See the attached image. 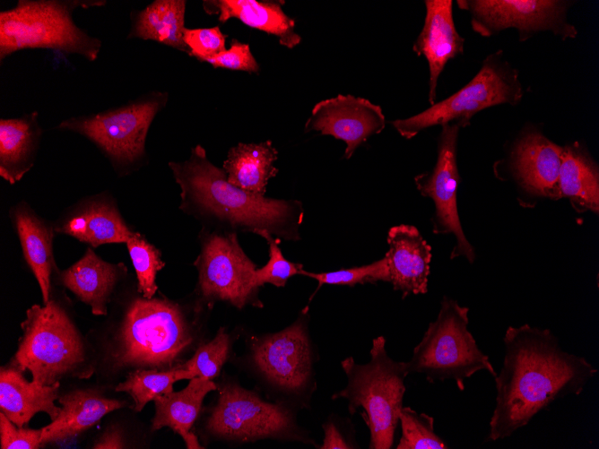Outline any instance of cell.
Masks as SVG:
<instances>
[{
    "instance_id": "obj_4",
    "label": "cell",
    "mask_w": 599,
    "mask_h": 449,
    "mask_svg": "<svg viewBox=\"0 0 599 449\" xmlns=\"http://www.w3.org/2000/svg\"><path fill=\"white\" fill-rule=\"evenodd\" d=\"M386 341L383 336L372 341L370 360L366 364H357L352 357L341 361L348 382L332 397L347 400L351 415L362 409L360 414L369 430L370 449L393 446L406 390L404 379L409 375L405 361L388 356Z\"/></svg>"
},
{
    "instance_id": "obj_33",
    "label": "cell",
    "mask_w": 599,
    "mask_h": 449,
    "mask_svg": "<svg viewBox=\"0 0 599 449\" xmlns=\"http://www.w3.org/2000/svg\"><path fill=\"white\" fill-rule=\"evenodd\" d=\"M300 275L310 277L318 281L317 289L324 284L353 287L356 284L389 282L387 263L385 256L369 264L340 269L327 272H310L302 269Z\"/></svg>"
},
{
    "instance_id": "obj_34",
    "label": "cell",
    "mask_w": 599,
    "mask_h": 449,
    "mask_svg": "<svg viewBox=\"0 0 599 449\" xmlns=\"http://www.w3.org/2000/svg\"><path fill=\"white\" fill-rule=\"evenodd\" d=\"M228 352L229 336L221 329L211 341L199 346L193 357L179 367L195 376L212 380L219 375Z\"/></svg>"
},
{
    "instance_id": "obj_10",
    "label": "cell",
    "mask_w": 599,
    "mask_h": 449,
    "mask_svg": "<svg viewBox=\"0 0 599 449\" xmlns=\"http://www.w3.org/2000/svg\"><path fill=\"white\" fill-rule=\"evenodd\" d=\"M206 428L213 436L240 441L276 438L311 443L297 426L287 405L265 402L256 393L232 384L220 390Z\"/></svg>"
},
{
    "instance_id": "obj_30",
    "label": "cell",
    "mask_w": 599,
    "mask_h": 449,
    "mask_svg": "<svg viewBox=\"0 0 599 449\" xmlns=\"http://www.w3.org/2000/svg\"><path fill=\"white\" fill-rule=\"evenodd\" d=\"M193 377L195 376L192 372L179 366L169 370L135 369L117 385L116 391L127 393L134 400V410L138 412L148 402L172 392L175 382Z\"/></svg>"
},
{
    "instance_id": "obj_23",
    "label": "cell",
    "mask_w": 599,
    "mask_h": 449,
    "mask_svg": "<svg viewBox=\"0 0 599 449\" xmlns=\"http://www.w3.org/2000/svg\"><path fill=\"white\" fill-rule=\"evenodd\" d=\"M57 400L61 410L56 419L42 427V445L71 439L93 427L108 413L126 404L104 397L91 389L74 390Z\"/></svg>"
},
{
    "instance_id": "obj_3",
    "label": "cell",
    "mask_w": 599,
    "mask_h": 449,
    "mask_svg": "<svg viewBox=\"0 0 599 449\" xmlns=\"http://www.w3.org/2000/svg\"><path fill=\"white\" fill-rule=\"evenodd\" d=\"M105 0H19L0 12V61L23 49H52L95 61L101 40L79 28L73 19L77 8L98 7Z\"/></svg>"
},
{
    "instance_id": "obj_25",
    "label": "cell",
    "mask_w": 599,
    "mask_h": 449,
    "mask_svg": "<svg viewBox=\"0 0 599 449\" xmlns=\"http://www.w3.org/2000/svg\"><path fill=\"white\" fill-rule=\"evenodd\" d=\"M207 13L218 14L219 21L225 22L237 18L244 24L274 35L279 43L293 48L301 41L295 31V22L282 9L279 2H259L256 0H214L204 1Z\"/></svg>"
},
{
    "instance_id": "obj_38",
    "label": "cell",
    "mask_w": 599,
    "mask_h": 449,
    "mask_svg": "<svg viewBox=\"0 0 599 449\" xmlns=\"http://www.w3.org/2000/svg\"><path fill=\"white\" fill-rule=\"evenodd\" d=\"M207 62L214 67H221L231 70L256 73L259 65L253 56L249 45L241 43L233 39L230 47L225 51L207 58Z\"/></svg>"
},
{
    "instance_id": "obj_37",
    "label": "cell",
    "mask_w": 599,
    "mask_h": 449,
    "mask_svg": "<svg viewBox=\"0 0 599 449\" xmlns=\"http://www.w3.org/2000/svg\"><path fill=\"white\" fill-rule=\"evenodd\" d=\"M42 428L18 427L0 412L1 449H38L42 446Z\"/></svg>"
},
{
    "instance_id": "obj_32",
    "label": "cell",
    "mask_w": 599,
    "mask_h": 449,
    "mask_svg": "<svg viewBox=\"0 0 599 449\" xmlns=\"http://www.w3.org/2000/svg\"><path fill=\"white\" fill-rule=\"evenodd\" d=\"M402 436L396 449H447L442 438L434 431V419L403 407L399 414Z\"/></svg>"
},
{
    "instance_id": "obj_17",
    "label": "cell",
    "mask_w": 599,
    "mask_h": 449,
    "mask_svg": "<svg viewBox=\"0 0 599 449\" xmlns=\"http://www.w3.org/2000/svg\"><path fill=\"white\" fill-rule=\"evenodd\" d=\"M423 27L412 50L429 65V102L435 104L438 80L447 63L464 53V39L457 32L453 19V1L425 0Z\"/></svg>"
},
{
    "instance_id": "obj_26",
    "label": "cell",
    "mask_w": 599,
    "mask_h": 449,
    "mask_svg": "<svg viewBox=\"0 0 599 449\" xmlns=\"http://www.w3.org/2000/svg\"><path fill=\"white\" fill-rule=\"evenodd\" d=\"M215 389L212 380L195 376L189 379L188 384L181 391L156 397L153 400L155 415L152 429L170 427L183 438L187 448H203L190 428L200 413L204 398Z\"/></svg>"
},
{
    "instance_id": "obj_16",
    "label": "cell",
    "mask_w": 599,
    "mask_h": 449,
    "mask_svg": "<svg viewBox=\"0 0 599 449\" xmlns=\"http://www.w3.org/2000/svg\"><path fill=\"white\" fill-rule=\"evenodd\" d=\"M563 147L535 130L524 132L510 157L509 172L522 192L533 198L560 199V168Z\"/></svg>"
},
{
    "instance_id": "obj_40",
    "label": "cell",
    "mask_w": 599,
    "mask_h": 449,
    "mask_svg": "<svg viewBox=\"0 0 599 449\" xmlns=\"http://www.w3.org/2000/svg\"><path fill=\"white\" fill-rule=\"evenodd\" d=\"M126 445L120 430L117 427L108 428L94 443V449H119Z\"/></svg>"
},
{
    "instance_id": "obj_36",
    "label": "cell",
    "mask_w": 599,
    "mask_h": 449,
    "mask_svg": "<svg viewBox=\"0 0 599 449\" xmlns=\"http://www.w3.org/2000/svg\"><path fill=\"white\" fill-rule=\"evenodd\" d=\"M226 36L219 27L187 29L184 31V42L189 48V56L205 61L226 50Z\"/></svg>"
},
{
    "instance_id": "obj_1",
    "label": "cell",
    "mask_w": 599,
    "mask_h": 449,
    "mask_svg": "<svg viewBox=\"0 0 599 449\" xmlns=\"http://www.w3.org/2000/svg\"><path fill=\"white\" fill-rule=\"evenodd\" d=\"M502 367L494 376L496 405L486 441L502 440L526 426L554 401L578 395L597 368L562 350L549 329L509 326Z\"/></svg>"
},
{
    "instance_id": "obj_8",
    "label": "cell",
    "mask_w": 599,
    "mask_h": 449,
    "mask_svg": "<svg viewBox=\"0 0 599 449\" xmlns=\"http://www.w3.org/2000/svg\"><path fill=\"white\" fill-rule=\"evenodd\" d=\"M523 95L517 69L504 60L503 52L499 50L484 59L480 71L458 91L415 116L390 123L400 135L412 139L434 125L467 126L476 113L496 105H517Z\"/></svg>"
},
{
    "instance_id": "obj_31",
    "label": "cell",
    "mask_w": 599,
    "mask_h": 449,
    "mask_svg": "<svg viewBox=\"0 0 599 449\" xmlns=\"http://www.w3.org/2000/svg\"><path fill=\"white\" fill-rule=\"evenodd\" d=\"M126 244L136 272L138 292L145 298H152L158 289L157 272L165 265L161 253L138 232H135Z\"/></svg>"
},
{
    "instance_id": "obj_7",
    "label": "cell",
    "mask_w": 599,
    "mask_h": 449,
    "mask_svg": "<svg viewBox=\"0 0 599 449\" xmlns=\"http://www.w3.org/2000/svg\"><path fill=\"white\" fill-rule=\"evenodd\" d=\"M22 329L13 363L22 372L29 370L33 382L51 385L82 367L86 360L83 341L65 310L54 299L30 307Z\"/></svg>"
},
{
    "instance_id": "obj_12",
    "label": "cell",
    "mask_w": 599,
    "mask_h": 449,
    "mask_svg": "<svg viewBox=\"0 0 599 449\" xmlns=\"http://www.w3.org/2000/svg\"><path fill=\"white\" fill-rule=\"evenodd\" d=\"M471 14L473 30L490 37L515 28L524 41L540 31H551L562 39H574L577 30L567 20L572 2L558 0H458Z\"/></svg>"
},
{
    "instance_id": "obj_2",
    "label": "cell",
    "mask_w": 599,
    "mask_h": 449,
    "mask_svg": "<svg viewBox=\"0 0 599 449\" xmlns=\"http://www.w3.org/2000/svg\"><path fill=\"white\" fill-rule=\"evenodd\" d=\"M169 166L181 189L179 208L184 212L228 232L265 231L279 239H300L304 216L300 202L266 198L230 184L223 168L210 162L200 144L187 160L171 161Z\"/></svg>"
},
{
    "instance_id": "obj_39",
    "label": "cell",
    "mask_w": 599,
    "mask_h": 449,
    "mask_svg": "<svg viewBox=\"0 0 599 449\" xmlns=\"http://www.w3.org/2000/svg\"><path fill=\"white\" fill-rule=\"evenodd\" d=\"M325 437L321 449H353L360 448L355 440L352 424L343 428L334 420H328L323 425Z\"/></svg>"
},
{
    "instance_id": "obj_29",
    "label": "cell",
    "mask_w": 599,
    "mask_h": 449,
    "mask_svg": "<svg viewBox=\"0 0 599 449\" xmlns=\"http://www.w3.org/2000/svg\"><path fill=\"white\" fill-rule=\"evenodd\" d=\"M186 5L184 0L153 1L132 16L127 39L154 40L189 55L184 42Z\"/></svg>"
},
{
    "instance_id": "obj_35",
    "label": "cell",
    "mask_w": 599,
    "mask_h": 449,
    "mask_svg": "<svg viewBox=\"0 0 599 449\" xmlns=\"http://www.w3.org/2000/svg\"><path fill=\"white\" fill-rule=\"evenodd\" d=\"M258 235L264 237L269 246V259L265 265L256 270V283L258 287L265 283L284 287L291 277L300 274L303 265L290 262L283 256L278 246L279 238H274L265 231Z\"/></svg>"
},
{
    "instance_id": "obj_11",
    "label": "cell",
    "mask_w": 599,
    "mask_h": 449,
    "mask_svg": "<svg viewBox=\"0 0 599 449\" xmlns=\"http://www.w3.org/2000/svg\"><path fill=\"white\" fill-rule=\"evenodd\" d=\"M195 265L204 298L228 301L238 308L247 304L263 306L256 296L257 268L241 248L237 233L205 235Z\"/></svg>"
},
{
    "instance_id": "obj_18",
    "label": "cell",
    "mask_w": 599,
    "mask_h": 449,
    "mask_svg": "<svg viewBox=\"0 0 599 449\" xmlns=\"http://www.w3.org/2000/svg\"><path fill=\"white\" fill-rule=\"evenodd\" d=\"M387 243L389 249L385 258L394 289L400 291L403 298L426 293L431 247L419 230L411 225L394 226L388 231Z\"/></svg>"
},
{
    "instance_id": "obj_14",
    "label": "cell",
    "mask_w": 599,
    "mask_h": 449,
    "mask_svg": "<svg viewBox=\"0 0 599 449\" xmlns=\"http://www.w3.org/2000/svg\"><path fill=\"white\" fill-rule=\"evenodd\" d=\"M252 351L256 367L275 389L298 398L308 392L313 353L302 318L278 332L256 339Z\"/></svg>"
},
{
    "instance_id": "obj_19",
    "label": "cell",
    "mask_w": 599,
    "mask_h": 449,
    "mask_svg": "<svg viewBox=\"0 0 599 449\" xmlns=\"http://www.w3.org/2000/svg\"><path fill=\"white\" fill-rule=\"evenodd\" d=\"M93 247L126 243L134 234L124 221L111 197L96 195L84 200L54 227Z\"/></svg>"
},
{
    "instance_id": "obj_5",
    "label": "cell",
    "mask_w": 599,
    "mask_h": 449,
    "mask_svg": "<svg viewBox=\"0 0 599 449\" xmlns=\"http://www.w3.org/2000/svg\"><path fill=\"white\" fill-rule=\"evenodd\" d=\"M193 341L179 307L167 298H136L115 337V368L169 370Z\"/></svg>"
},
{
    "instance_id": "obj_15",
    "label": "cell",
    "mask_w": 599,
    "mask_h": 449,
    "mask_svg": "<svg viewBox=\"0 0 599 449\" xmlns=\"http://www.w3.org/2000/svg\"><path fill=\"white\" fill-rule=\"evenodd\" d=\"M385 126L386 117L380 106L361 97L339 94L314 106L305 131L319 132L343 141L346 144L343 158L348 160Z\"/></svg>"
},
{
    "instance_id": "obj_6",
    "label": "cell",
    "mask_w": 599,
    "mask_h": 449,
    "mask_svg": "<svg viewBox=\"0 0 599 449\" xmlns=\"http://www.w3.org/2000/svg\"><path fill=\"white\" fill-rule=\"evenodd\" d=\"M469 309L444 297L431 322L406 362L408 374H422L429 383L454 380L460 391L464 381L479 371L497 375L489 357L478 347L467 326Z\"/></svg>"
},
{
    "instance_id": "obj_20",
    "label": "cell",
    "mask_w": 599,
    "mask_h": 449,
    "mask_svg": "<svg viewBox=\"0 0 599 449\" xmlns=\"http://www.w3.org/2000/svg\"><path fill=\"white\" fill-rule=\"evenodd\" d=\"M126 272L123 263H110L88 247L83 256L59 273L63 286L82 302L90 306L95 315H105L114 288Z\"/></svg>"
},
{
    "instance_id": "obj_9",
    "label": "cell",
    "mask_w": 599,
    "mask_h": 449,
    "mask_svg": "<svg viewBox=\"0 0 599 449\" xmlns=\"http://www.w3.org/2000/svg\"><path fill=\"white\" fill-rule=\"evenodd\" d=\"M167 99L166 93L153 91L117 108L69 117L56 129L86 137L124 174L143 160L150 125Z\"/></svg>"
},
{
    "instance_id": "obj_24",
    "label": "cell",
    "mask_w": 599,
    "mask_h": 449,
    "mask_svg": "<svg viewBox=\"0 0 599 449\" xmlns=\"http://www.w3.org/2000/svg\"><path fill=\"white\" fill-rule=\"evenodd\" d=\"M37 111L0 119V177L13 185L35 162L42 129Z\"/></svg>"
},
{
    "instance_id": "obj_21",
    "label": "cell",
    "mask_w": 599,
    "mask_h": 449,
    "mask_svg": "<svg viewBox=\"0 0 599 449\" xmlns=\"http://www.w3.org/2000/svg\"><path fill=\"white\" fill-rule=\"evenodd\" d=\"M16 367H1L0 410L18 427L28 425L38 412H46L54 420L61 408L55 404L58 399L59 382L41 385L27 381Z\"/></svg>"
},
{
    "instance_id": "obj_27",
    "label": "cell",
    "mask_w": 599,
    "mask_h": 449,
    "mask_svg": "<svg viewBox=\"0 0 599 449\" xmlns=\"http://www.w3.org/2000/svg\"><path fill=\"white\" fill-rule=\"evenodd\" d=\"M559 184L560 197L569 199L576 212L598 213V166L578 142L563 147Z\"/></svg>"
},
{
    "instance_id": "obj_28",
    "label": "cell",
    "mask_w": 599,
    "mask_h": 449,
    "mask_svg": "<svg viewBox=\"0 0 599 449\" xmlns=\"http://www.w3.org/2000/svg\"><path fill=\"white\" fill-rule=\"evenodd\" d=\"M277 158L278 152L269 140L260 143H239L229 151L222 168L230 184L265 196L269 179L278 173L273 166Z\"/></svg>"
},
{
    "instance_id": "obj_22",
    "label": "cell",
    "mask_w": 599,
    "mask_h": 449,
    "mask_svg": "<svg viewBox=\"0 0 599 449\" xmlns=\"http://www.w3.org/2000/svg\"><path fill=\"white\" fill-rule=\"evenodd\" d=\"M10 217L26 263L39 285L45 305L50 299L52 272L57 270L52 245L55 228L39 217L24 202L12 207Z\"/></svg>"
},
{
    "instance_id": "obj_13",
    "label": "cell",
    "mask_w": 599,
    "mask_h": 449,
    "mask_svg": "<svg viewBox=\"0 0 599 449\" xmlns=\"http://www.w3.org/2000/svg\"><path fill=\"white\" fill-rule=\"evenodd\" d=\"M441 127L436 164L432 170L417 175L414 183L420 194L434 203L435 213L431 220L433 233L453 234L456 238L450 258L464 256L473 263L475 253L463 231L457 210L460 177L456 146L460 127L454 124L443 125Z\"/></svg>"
}]
</instances>
